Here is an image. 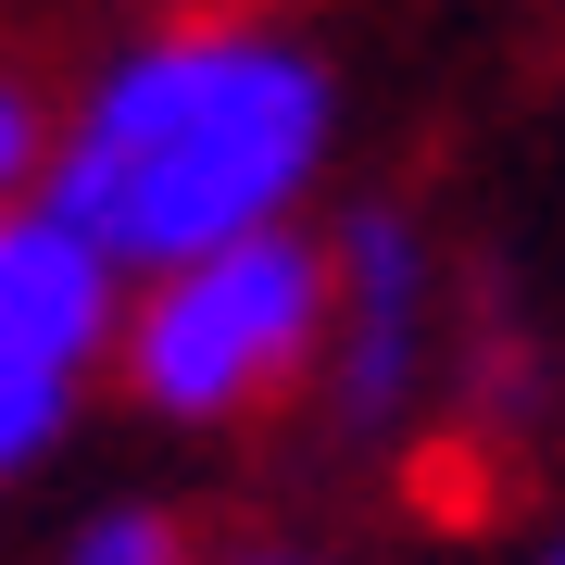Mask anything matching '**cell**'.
<instances>
[{
    "mask_svg": "<svg viewBox=\"0 0 565 565\" xmlns=\"http://www.w3.org/2000/svg\"><path fill=\"white\" fill-rule=\"evenodd\" d=\"M114 327H126V264L51 189L0 202V340L25 364H51V377H88L114 352Z\"/></svg>",
    "mask_w": 565,
    "mask_h": 565,
    "instance_id": "cell-4",
    "label": "cell"
},
{
    "mask_svg": "<svg viewBox=\"0 0 565 565\" xmlns=\"http://www.w3.org/2000/svg\"><path fill=\"white\" fill-rule=\"evenodd\" d=\"M327 327H340V252L302 214H277L126 289L114 377L163 427H239L277 415L302 377H327Z\"/></svg>",
    "mask_w": 565,
    "mask_h": 565,
    "instance_id": "cell-2",
    "label": "cell"
},
{
    "mask_svg": "<svg viewBox=\"0 0 565 565\" xmlns=\"http://www.w3.org/2000/svg\"><path fill=\"white\" fill-rule=\"evenodd\" d=\"M63 415H76V377H51V364H25L0 340V478H25V465L63 440Z\"/></svg>",
    "mask_w": 565,
    "mask_h": 565,
    "instance_id": "cell-5",
    "label": "cell"
},
{
    "mask_svg": "<svg viewBox=\"0 0 565 565\" xmlns=\"http://www.w3.org/2000/svg\"><path fill=\"white\" fill-rule=\"evenodd\" d=\"M340 327H327V403L340 427H390L427 390V352H440V264H427V226L403 202L340 214Z\"/></svg>",
    "mask_w": 565,
    "mask_h": 565,
    "instance_id": "cell-3",
    "label": "cell"
},
{
    "mask_svg": "<svg viewBox=\"0 0 565 565\" xmlns=\"http://www.w3.org/2000/svg\"><path fill=\"white\" fill-rule=\"evenodd\" d=\"M39 163H51V102H39V76L0 51V202L39 189Z\"/></svg>",
    "mask_w": 565,
    "mask_h": 565,
    "instance_id": "cell-7",
    "label": "cell"
},
{
    "mask_svg": "<svg viewBox=\"0 0 565 565\" xmlns=\"http://www.w3.org/2000/svg\"><path fill=\"white\" fill-rule=\"evenodd\" d=\"M63 565H202V541H189V515H163V503H102L63 541Z\"/></svg>",
    "mask_w": 565,
    "mask_h": 565,
    "instance_id": "cell-6",
    "label": "cell"
},
{
    "mask_svg": "<svg viewBox=\"0 0 565 565\" xmlns=\"http://www.w3.org/2000/svg\"><path fill=\"white\" fill-rule=\"evenodd\" d=\"M340 151V88L289 25L252 13H189L126 39L88 102L51 126L39 189L102 239L126 277L252 239V226L302 214V189Z\"/></svg>",
    "mask_w": 565,
    "mask_h": 565,
    "instance_id": "cell-1",
    "label": "cell"
},
{
    "mask_svg": "<svg viewBox=\"0 0 565 565\" xmlns=\"http://www.w3.org/2000/svg\"><path fill=\"white\" fill-rule=\"evenodd\" d=\"M226 565H315V553H226Z\"/></svg>",
    "mask_w": 565,
    "mask_h": 565,
    "instance_id": "cell-8",
    "label": "cell"
},
{
    "mask_svg": "<svg viewBox=\"0 0 565 565\" xmlns=\"http://www.w3.org/2000/svg\"><path fill=\"white\" fill-rule=\"evenodd\" d=\"M541 565H565V541H553V553H541Z\"/></svg>",
    "mask_w": 565,
    "mask_h": 565,
    "instance_id": "cell-9",
    "label": "cell"
}]
</instances>
